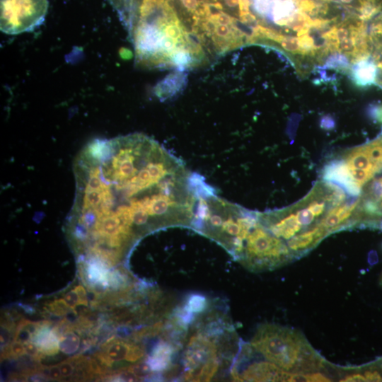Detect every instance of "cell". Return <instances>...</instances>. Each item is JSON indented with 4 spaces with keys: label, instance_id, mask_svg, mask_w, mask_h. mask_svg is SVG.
Listing matches in <instances>:
<instances>
[{
    "label": "cell",
    "instance_id": "cell-19",
    "mask_svg": "<svg viewBox=\"0 0 382 382\" xmlns=\"http://www.w3.org/2000/svg\"><path fill=\"white\" fill-rule=\"evenodd\" d=\"M63 378L71 376L74 371V367L71 362L64 361L58 364Z\"/></svg>",
    "mask_w": 382,
    "mask_h": 382
},
{
    "label": "cell",
    "instance_id": "cell-12",
    "mask_svg": "<svg viewBox=\"0 0 382 382\" xmlns=\"http://www.w3.org/2000/svg\"><path fill=\"white\" fill-rule=\"evenodd\" d=\"M300 44V54L314 55L316 53L317 47L313 38L309 35V32L298 35Z\"/></svg>",
    "mask_w": 382,
    "mask_h": 382
},
{
    "label": "cell",
    "instance_id": "cell-22",
    "mask_svg": "<svg viewBox=\"0 0 382 382\" xmlns=\"http://www.w3.org/2000/svg\"><path fill=\"white\" fill-rule=\"evenodd\" d=\"M49 378L52 380H60L63 378L58 365L52 366L49 368Z\"/></svg>",
    "mask_w": 382,
    "mask_h": 382
},
{
    "label": "cell",
    "instance_id": "cell-2",
    "mask_svg": "<svg viewBox=\"0 0 382 382\" xmlns=\"http://www.w3.org/2000/svg\"><path fill=\"white\" fill-rule=\"evenodd\" d=\"M241 349L231 318L219 302L209 301L196 311L180 351L181 378L207 381L233 366Z\"/></svg>",
    "mask_w": 382,
    "mask_h": 382
},
{
    "label": "cell",
    "instance_id": "cell-15",
    "mask_svg": "<svg viewBox=\"0 0 382 382\" xmlns=\"http://www.w3.org/2000/svg\"><path fill=\"white\" fill-rule=\"evenodd\" d=\"M145 355V350L139 345L132 344L127 353L126 361L128 362H137Z\"/></svg>",
    "mask_w": 382,
    "mask_h": 382
},
{
    "label": "cell",
    "instance_id": "cell-17",
    "mask_svg": "<svg viewBox=\"0 0 382 382\" xmlns=\"http://www.w3.org/2000/svg\"><path fill=\"white\" fill-rule=\"evenodd\" d=\"M10 352L12 356L16 357L23 356L26 354L24 343L14 340L10 345Z\"/></svg>",
    "mask_w": 382,
    "mask_h": 382
},
{
    "label": "cell",
    "instance_id": "cell-16",
    "mask_svg": "<svg viewBox=\"0 0 382 382\" xmlns=\"http://www.w3.org/2000/svg\"><path fill=\"white\" fill-rule=\"evenodd\" d=\"M64 299L71 308V309L76 313L75 308L76 306L80 305V300L78 294L75 289L70 290L64 295Z\"/></svg>",
    "mask_w": 382,
    "mask_h": 382
},
{
    "label": "cell",
    "instance_id": "cell-1",
    "mask_svg": "<svg viewBox=\"0 0 382 382\" xmlns=\"http://www.w3.org/2000/svg\"><path fill=\"white\" fill-rule=\"evenodd\" d=\"M74 173L69 237L76 253L106 265L152 231L193 228L202 197L214 190L141 134L90 142L76 158Z\"/></svg>",
    "mask_w": 382,
    "mask_h": 382
},
{
    "label": "cell",
    "instance_id": "cell-10",
    "mask_svg": "<svg viewBox=\"0 0 382 382\" xmlns=\"http://www.w3.org/2000/svg\"><path fill=\"white\" fill-rule=\"evenodd\" d=\"M59 350L66 354L76 352L80 346V338L74 332L68 331L59 335Z\"/></svg>",
    "mask_w": 382,
    "mask_h": 382
},
{
    "label": "cell",
    "instance_id": "cell-20",
    "mask_svg": "<svg viewBox=\"0 0 382 382\" xmlns=\"http://www.w3.org/2000/svg\"><path fill=\"white\" fill-rule=\"evenodd\" d=\"M340 381H366L364 376L361 372H354L346 375Z\"/></svg>",
    "mask_w": 382,
    "mask_h": 382
},
{
    "label": "cell",
    "instance_id": "cell-18",
    "mask_svg": "<svg viewBox=\"0 0 382 382\" xmlns=\"http://www.w3.org/2000/svg\"><path fill=\"white\" fill-rule=\"evenodd\" d=\"M25 353L31 357H39L40 355L37 345L33 341H28L24 343Z\"/></svg>",
    "mask_w": 382,
    "mask_h": 382
},
{
    "label": "cell",
    "instance_id": "cell-4",
    "mask_svg": "<svg viewBox=\"0 0 382 382\" xmlns=\"http://www.w3.org/2000/svg\"><path fill=\"white\" fill-rule=\"evenodd\" d=\"M1 30L18 35L33 30L45 21L47 0H0Z\"/></svg>",
    "mask_w": 382,
    "mask_h": 382
},
{
    "label": "cell",
    "instance_id": "cell-11",
    "mask_svg": "<svg viewBox=\"0 0 382 382\" xmlns=\"http://www.w3.org/2000/svg\"><path fill=\"white\" fill-rule=\"evenodd\" d=\"M325 66L330 69L345 71L349 69L350 62L344 54L333 52L328 57Z\"/></svg>",
    "mask_w": 382,
    "mask_h": 382
},
{
    "label": "cell",
    "instance_id": "cell-24",
    "mask_svg": "<svg viewBox=\"0 0 382 382\" xmlns=\"http://www.w3.org/2000/svg\"><path fill=\"white\" fill-rule=\"evenodd\" d=\"M334 121L332 117H324L321 120L320 126L324 129H330L334 127Z\"/></svg>",
    "mask_w": 382,
    "mask_h": 382
},
{
    "label": "cell",
    "instance_id": "cell-13",
    "mask_svg": "<svg viewBox=\"0 0 382 382\" xmlns=\"http://www.w3.org/2000/svg\"><path fill=\"white\" fill-rule=\"evenodd\" d=\"M48 307L50 312L57 316H64L71 310L64 299L54 300L48 305Z\"/></svg>",
    "mask_w": 382,
    "mask_h": 382
},
{
    "label": "cell",
    "instance_id": "cell-5",
    "mask_svg": "<svg viewBox=\"0 0 382 382\" xmlns=\"http://www.w3.org/2000/svg\"><path fill=\"white\" fill-rule=\"evenodd\" d=\"M231 371L236 381H289L291 373L276 364L264 360H253L248 365Z\"/></svg>",
    "mask_w": 382,
    "mask_h": 382
},
{
    "label": "cell",
    "instance_id": "cell-3",
    "mask_svg": "<svg viewBox=\"0 0 382 382\" xmlns=\"http://www.w3.org/2000/svg\"><path fill=\"white\" fill-rule=\"evenodd\" d=\"M250 345L261 357L289 373L312 372L324 366L323 358L294 329L263 324Z\"/></svg>",
    "mask_w": 382,
    "mask_h": 382
},
{
    "label": "cell",
    "instance_id": "cell-7",
    "mask_svg": "<svg viewBox=\"0 0 382 382\" xmlns=\"http://www.w3.org/2000/svg\"><path fill=\"white\" fill-rule=\"evenodd\" d=\"M349 71L352 81L359 87L365 88L376 84L378 67L371 57L354 63Z\"/></svg>",
    "mask_w": 382,
    "mask_h": 382
},
{
    "label": "cell",
    "instance_id": "cell-14",
    "mask_svg": "<svg viewBox=\"0 0 382 382\" xmlns=\"http://www.w3.org/2000/svg\"><path fill=\"white\" fill-rule=\"evenodd\" d=\"M282 47L291 54H300V44L298 37L284 36L280 42Z\"/></svg>",
    "mask_w": 382,
    "mask_h": 382
},
{
    "label": "cell",
    "instance_id": "cell-6",
    "mask_svg": "<svg viewBox=\"0 0 382 382\" xmlns=\"http://www.w3.org/2000/svg\"><path fill=\"white\" fill-rule=\"evenodd\" d=\"M323 178L327 181L337 183L350 195L356 197L361 192L360 188L353 180L349 170L344 160H334L324 168Z\"/></svg>",
    "mask_w": 382,
    "mask_h": 382
},
{
    "label": "cell",
    "instance_id": "cell-8",
    "mask_svg": "<svg viewBox=\"0 0 382 382\" xmlns=\"http://www.w3.org/2000/svg\"><path fill=\"white\" fill-rule=\"evenodd\" d=\"M343 160L349 169L364 170L374 175L381 171L372 160L366 144L347 153Z\"/></svg>",
    "mask_w": 382,
    "mask_h": 382
},
{
    "label": "cell",
    "instance_id": "cell-9",
    "mask_svg": "<svg viewBox=\"0 0 382 382\" xmlns=\"http://www.w3.org/2000/svg\"><path fill=\"white\" fill-rule=\"evenodd\" d=\"M131 343H127L124 341L113 340L108 346L105 357L110 363L126 359Z\"/></svg>",
    "mask_w": 382,
    "mask_h": 382
},
{
    "label": "cell",
    "instance_id": "cell-25",
    "mask_svg": "<svg viewBox=\"0 0 382 382\" xmlns=\"http://www.w3.org/2000/svg\"><path fill=\"white\" fill-rule=\"evenodd\" d=\"M185 7L189 10H194L197 6V0H181Z\"/></svg>",
    "mask_w": 382,
    "mask_h": 382
},
{
    "label": "cell",
    "instance_id": "cell-23",
    "mask_svg": "<svg viewBox=\"0 0 382 382\" xmlns=\"http://www.w3.org/2000/svg\"><path fill=\"white\" fill-rule=\"evenodd\" d=\"M371 115L374 119L382 123V105L373 107Z\"/></svg>",
    "mask_w": 382,
    "mask_h": 382
},
{
    "label": "cell",
    "instance_id": "cell-21",
    "mask_svg": "<svg viewBox=\"0 0 382 382\" xmlns=\"http://www.w3.org/2000/svg\"><path fill=\"white\" fill-rule=\"evenodd\" d=\"M75 291L78 294L80 300V305L88 306V297L86 291L82 285H78L75 287Z\"/></svg>",
    "mask_w": 382,
    "mask_h": 382
}]
</instances>
